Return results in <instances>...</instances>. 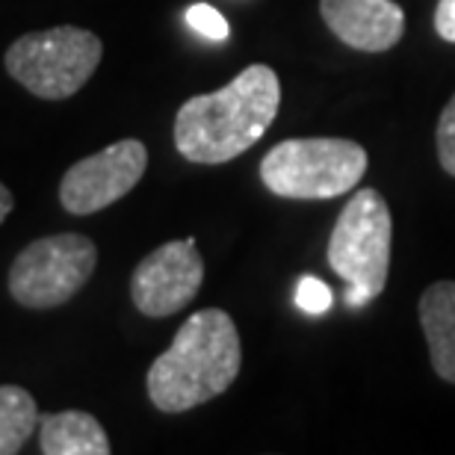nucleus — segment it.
Returning <instances> with one entry per match:
<instances>
[{"label": "nucleus", "instance_id": "obj_1", "mask_svg": "<svg viewBox=\"0 0 455 455\" xmlns=\"http://www.w3.org/2000/svg\"><path fill=\"white\" fill-rule=\"evenodd\" d=\"M281 80L269 66L254 62L231 84L193 95L175 116V148L189 163L222 166L245 154L275 122Z\"/></svg>", "mask_w": 455, "mask_h": 455}, {"label": "nucleus", "instance_id": "obj_2", "mask_svg": "<svg viewBox=\"0 0 455 455\" xmlns=\"http://www.w3.org/2000/svg\"><path fill=\"white\" fill-rule=\"evenodd\" d=\"M243 367V346L234 320L220 307L196 311L175 340L151 363L145 387L163 414H184L234 385Z\"/></svg>", "mask_w": 455, "mask_h": 455}, {"label": "nucleus", "instance_id": "obj_3", "mask_svg": "<svg viewBox=\"0 0 455 455\" xmlns=\"http://www.w3.org/2000/svg\"><path fill=\"white\" fill-rule=\"evenodd\" d=\"M367 172V151L340 136H305L284 140L260 160V180L278 198L325 202L361 184Z\"/></svg>", "mask_w": 455, "mask_h": 455}, {"label": "nucleus", "instance_id": "obj_4", "mask_svg": "<svg viewBox=\"0 0 455 455\" xmlns=\"http://www.w3.org/2000/svg\"><path fill=\"white\" fill-rule=\"evenodd\" d=\"M394 220L379 189H358L343 207L329 236V267L346 281V302L367 305L385 293L390 272Z\"/></svg>", "mask_w": 455, "mask_h": 455}, {"label": "nucleus", "instance_id": "obj_5", "mask_svg": "<svg viewBox=\"0 0 455 455\" xmlns=\"http://www.w3.org/2000/svg\"><path fill=\"white\" fill-rule=\"evenodd\" d=\"M104 42L84 27H51L24 33L9 44L4 66L6 75L27 92L44 101H66L89 84L101 66Z\"/></svg>", "mask_w": 455, "mask_h": 455}, {"label": "nucleus", "instance_id": "obj_6", "mask_svg": "<svg viewBox=\"0 0 455 455\" xmlns=\"http://www.w3.org/2000/svg\"><path fill=\"white\" fill-rule=\"evenodd\" d=\"M98 249L84 234H53L30 243L9 267V296L30 311L71 302L95 275Z\"/></svg>", "mask_w": 455, "mask_h": 455}, {"label": "nucleus", "instance_id": "obj_7", "mask_svg": "<svg viewBox=\"0 0 455 455\" xmlns=\"http://www.w3.org/2000/svg\"><path fill=\"white\" fill-rule=\"evenodd\" d=\"M148 169V148L140 140H118L104 151L77 160L60 184V204L71 216L107 211L140 184Z\"/></svg>", "mask_w": 455, "mask_h": 455}, {"label": "nucleus", "instance_id": "obj_8", "mask_svg": "<svg viewBox=\"0 0 455 455\" xmlns=\"http://www.w3.org/2000/svg\"><path fill=\"white\" fill-rule=\"evenodd\" d=\"M204 260L196 249V240H172L136 263L131 275V299L136 311L163 320L187 307L202 290Z\"/></svg>", "mask_w": 455, "mask_h": 455}, {"label": "nucleus", "instance_id": "obj_9", "mask_svg": "<svg viewBox=\"0 0 455 455\" xmlns=\"http://www.w3.org/2000/svg\"><path fill=\"white\" fill-rule=\"evenodd\" d=\"M320 15L343 44L363 53L396 48L405 33V12L394 0H320Z\"/></svg>", "mask_w": 455, "mask_h": 455}, {"label": "nucleus", "instance_id": "obj_10", "mask_svg": "<svg viewBox=\"0 0 455 455\" xmlns=\"http://www.w3.org/2000/svg\"><path fill=\"white\" fill-rule=\"evenodd\" d=\"M420 325L435 372L455 385V281H435L423 290Z\"/></svg>", "mask_w": 455, "mask_h": 455}, {"label": "nucleus", "instance_id": "obj_11", "mask_svg": "<svg viewBox=\"0 0 455 455\" xmlns=\"http://www.w3.org/2000/svg\"><path fill=\"white\" fill-rule=\"evenodd\" d=\"M39 450L44 455H110L101 420L86 411H57L39 417Z\"/></svg>", "mask_w": 455, "mask_h": 455}, {"label": "nucleus", "instance_id": "obj_12", "mask_svg": "<svg viewBox=\"0 0 455 455\" xmlns=\"http://www.w3.org/2000/svg\"><path fill=\"white\" fill-rule=\"evenodd\" d=\"M36 429H39L36 399L18 385H0V455L21 452Z\"/></svg>", "mask_w": 455, "mask_h": 455}, {"label": "nucleus", "instance_id": "obj_13", "mask_svg": "<svg viewBox=\"0 0 455 455\" xmlns=\"http://www.w3.org/2000/svg\"><path fill=\"white\" fill-rule=\"evenodd\" d=\"M187 21H189V27H193L198 36H204V39H211V42H225L228 33H231V27H228V21L222 18L220 9H213V6H207V4L189 6Z\"/></svg>", "mask_w": 455, "mask_h": 455}, {"label": "nucleus", "instance_id": "obj_14", "mask_svg": "<svg viewBox=\"0 0 455 455\" xmlns=\"http://www.w3.org/2000/svg\"><path fill=\"white\" fill-rule=\"evenodd\" d=\"M435 145H438V160L447 175L455 178V95L443 107L438 118V131H435Z\"/></svg>", "mask_w": 455, "mask_h": 455}, {"label": "nucleus", "instance_id": "obj_15", "mask_svg": "<svg viewBox=\"0 0 455 455\" xmlns=\"http://www.w3.org/2000/svg\"><path fill=\"white\" fill-rule=\"evenodd\" d=\"M334 302V296H331V290L325 281H320L316 275H305L302 281H299V287H296V305L302 307L305 314H311V316H320L325 314L331 307Z\"/></svg>", "mask_w": 455, "mask_h": 455}, {"label": "nucleus", "instance_id": "obj_16", "mask_svg": "<svg viewBox=\"0 0 455 455\" xmlns=\"http://www.w3.org/2000/svg\"><path fill=\"white\" fill-rule=\"evenodd\" d=\"M435 30L443 42L455 44V0H438L435 9Z\"/></svg>", "mask_w": 455, "mask_h": 455}, {"label": "nucleus", "instance_id": "obj_17", "mask_svg": "<svg viewBox=\"0 0 455 455\" xmlns=\"http://www.w3.org/2000/svg\"><path fill=\"white\" fill-rule=\"evenodd\" d=\"M12 207H15V196L9 193L6 184H0V225L6 222V216L12 213Z\"/></svg>", "mask_w": 455, "mask_h": 455}]
</instances>
